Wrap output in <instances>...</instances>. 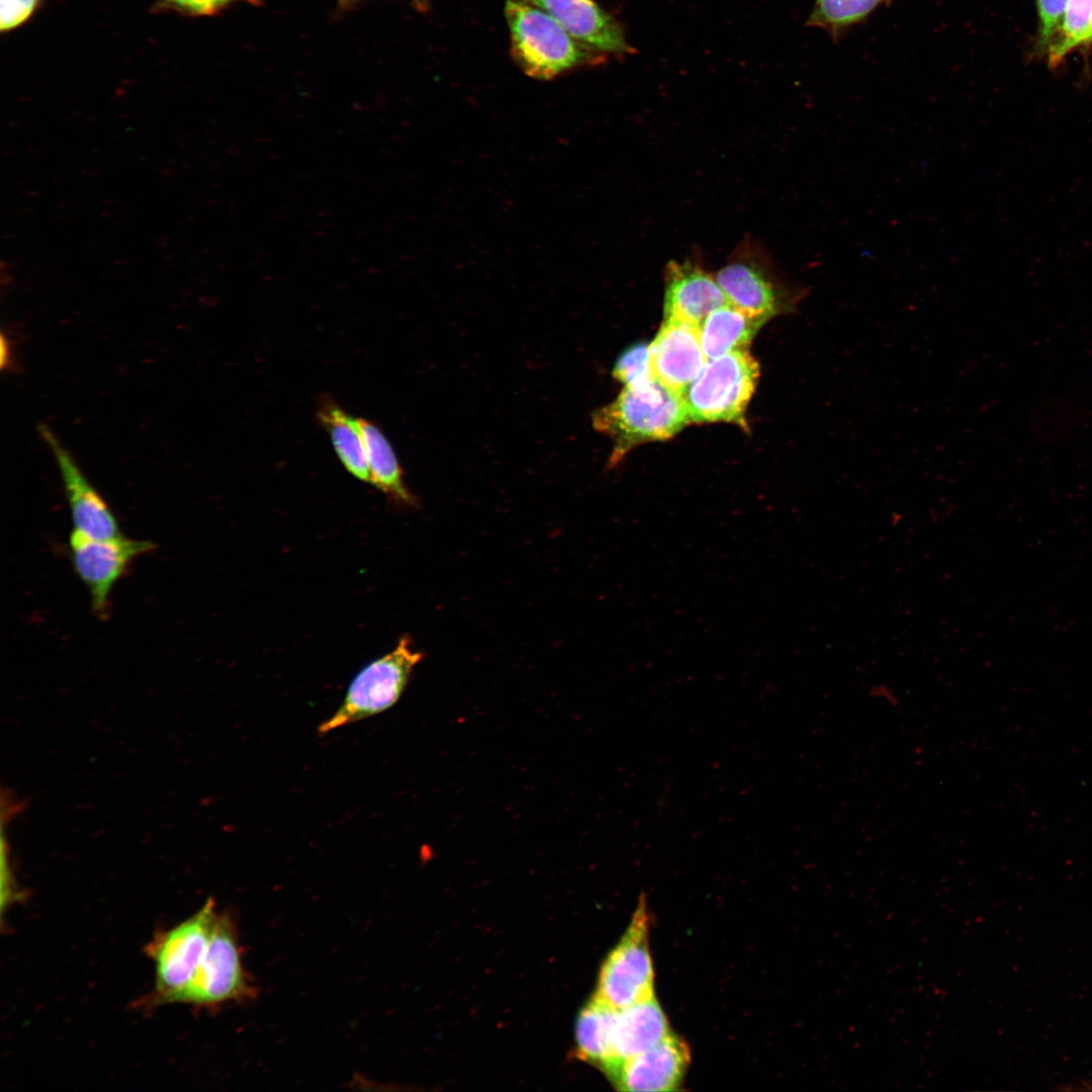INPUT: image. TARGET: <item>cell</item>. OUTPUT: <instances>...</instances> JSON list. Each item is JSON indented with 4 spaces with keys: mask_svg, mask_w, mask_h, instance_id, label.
I'll return each mask as SVG.
<instances>
[{
    "mask_svg": "<svg viewBox=\"0 0 1092 1092\" xmlns=\"http://www.w3.org/2000/svg\"><path fill=\"white\" fill-rule=\"evenodd\" d=\"M592 421L613 442L611 468L634 447L668 439L691 420L684 394L654 377L637 386H624L613 402L593 414Z\"/></svg>",
    "mask_w": 1092,
    "mask_h": 1092,
    "instance_id": "6da1fadb",
    "label": "cell"
},
{
    "mask_svg": "<svg viewBox=\"0 0 1092 1092\" xmlns=\"http://www.w3.org/2000/svg\"><path fill=\"white\" fill-rule=\"evenodd\" d=\"M511 54L523 72L553 79L577 66L594 64L602 53L577 41L562 25L529 0H507Z\"/></svg>",
    "mask_w": 1092,
    "mask_h": 1092,
    "instance_id": "7a4b0ae2",
    "label": "cell"
},
{
    "mask_svg": "<svg viewBox=\"0 0 1092 1092\" xmlns=\"http://www.w3.org/2000/svg\"><path fill=\"white\" fill-rule=\"evenodd\" d=\"M729 303L764 324L792 312L807 290L786 282L759 243L746 238L714 275Z\"/></svg>",
    "mask_w": 1092,
    "mask_h": 1092,
    "instance_id": "3957f363",
    "label": "cell"
},
{
    "mask_svg": "<svg viewBox=\"0 0 1092 1092\" xmlns=\"http://www.w3.org/2000/svg\"><path fill=\"white\" fill-rule=\"evenodd\" d=\"M758 378V363L748 349L708 359L684 393L690 420L734 423L747 429L745 412Z\"/></svg>",
    "mask_w": 1092,
    "mask_h": 1092,
    "instance_id": "277c9868",
    "label": "cell"
},
{
    "mask_svg": "<svg viewBox=\"0 0 1092 1092\" xmlns=\"http://www.w3.org/2000/svg\"><path fill=\"white\" fill-rule=\"evenodd\" d=\"M218 913L212 899L176 926L156 933L146 945L155 968V988L141 1003L172 1004L192 979L211 937Z\"/></svg>",
    "mask_w": 1092,
    "mask_h": 1092,
    "instance_id": "5b68a950",
    "label": "cell"
},
{
    "mask_svg": "<svg viewBox=\"0 0 1092 1092\" xmlns=\"http://www.w3.org/2000/svg\"><path fill=\"white\" fill-rule=\"evenodd\" d=\"M423 653L412 647L407 636L401 637L388 653L366 664L350 682L340 707L320 724L326 734L337 728L390 709L400 699Z\"/></svg>",
    "mask_w": 1092,
    "mask_h": 1092,
    "instance_id": "8992f818",
    "label": "cell"
},
{
    "mask_svg": "<svg viewBox=\"0 0 1092 1092\" xmlns=\"http://www.w3.org/2000/svg\"><path fill=\"white\" fill-rule=\"evenodd\" d=\"M649 914L641 897L631 923L602 966L596 996L616 1010L654 996L648 945Z\"/></svg>",
    "mask_w": 1092,
    "mask_h": 1092,
    "instance_id": "52a82bcc",
    "label": "cell"
},
{
    "mask_svg": "<svg viewBox=\"0 0 1092 1092\" xmlns=\"http://www.w3.org/2000/svg\"><path fill=\"white\" fill-rule=\"evenodd\" d=\"M243 968L235 924L218 914L206 951L192 979L174 1003L209 1007L251 996Z\"/></svg>",
    "mask_w": 1092,
    "mask_h": 1092,
    "instance_id": "ba28073f",
    "label": "cell"
},
{
    "mask_svg": "<svg viewBox=\"0 0 1092 1092\" xmlns=\"http://www.w3.org/2000/svg\"><path fill=\"white\" fill-rule=\"evenodd\" d=\"M148 540L123 535L96 539L73 530L69 536V553L73 569L88 589L95 615L105 619L109 597L116 582L140 556L155 549Z\"/></svg>",
    "mask_w": 1092,
    "mask_h": 1092,
    "instance_id": "9c48e42d",
    "label": "cell"
},
{
    "mask_svg": "<svg viewBox=\"0 0 1092 1092\" xmlns=\"http://www.w3.org/2000/svg\"><path fill=\"white\" fill-rule=\"evenodd\" d=\"M37 431L59 467L74 530L96 539L123 535L116 516L106 500L89 482L56 434L46 424H40Z\"/></svg>",
    "mask_w": 1092,
    "mask_h": 1092,
    "instance_id": "30bf717a",
    "label": "cell"
},
{
    "mask_svg": "<svg viewBox=\"0 0 1092 1092\" xmlns=\"http://www.w3.org/2000/svg\"><path fill=\"white\" fill-rule=\"evenodd\" d=\"M715 276L696 258L669 261L664 270V317H672L700 330L714 309L728 303Z\"/></svg>",
    "mask_w": 1092,
    "mask_h": 1092,
    "instance_id": "8fae6325",
    "label": "cell"
},
{
    "mask_svg": "<svg viewBox=\"0 0 1092 1092\" xmlns=\"http://www.w3.org/2000/svg\"><path fill=\"white\" fill-rule=\"evenodd\" d=\"M690 1063V1050L669 1033L649 1050L625 1061L611 1078L623 1091H676Z\"/></svg>",
    "mask_w": 1092,
    "mask_h": 1092,
    "instance_id": "7c38bea8",
    "label": "cell"
},
{
    "mask_svg": "<svg viewBox=\"0 0 1092 1092\" xmlns=\"http://www.w3.org/2000/svg\"><path fill=\"white\" fill-rule=\"evenodd\" d=\"M649 349L654 376L682 394L708 360L699 329L672 317H664Z\"/></svg>",
    "mask_w": 1092,
    "mask_h": 1092,
    "instance_id": "4fadbf2b",
    "label": "cell"
},
{
    "mask_svg": "<svg viewBox=\"0 0 1092 1092\" xmlns=\"http://www.w3.org/2000/svg\"><path fill=\"white\" fill-rule=\"evenodd\" d=\"M562 25L577 41L602 54H631L621 24L594 0H529Z\"/></svg>",
    "mask_w": 1092,
    "mask_h": 1092,
    "instance_id": "5bb4252c",
    "label": "cell"
},
{
    "mask_svg": "<svg viewBox=\"0 0 1092 1092\" xmlns=\"http://www.w3.org/2000/svg\"><path fill=\"white\" fill-rule=\"evenodd\" d=\"M670 1032L665 1013L654 996L618 1010L614 1032L618 1069L625 1061L654 1046Z\"/></svg>",
    "mask_w": 1092,
    "mask_h": 1092,
    "instance_id": "9a60e30c",
    "label": "cell"
},
{
    "mask_svg": "<svg viewBox=\"0 0 1092 1092\" xmlns=\"http://www.w3.org/2000/svg\"><path fill=\"white\" fill-rule=\"evenodd\" d=\"M617 1011L595 995L579 1012L575 1024L577 1057L596 1064L610 1078L618 1069L614 1048Z\"/></svg>",
    "mask_w": 1092,
    "mask_h": 1092,
    "instance_id": "2e32d148",
    "label": "cell"
},
{
    "mask_svg": "<svg viewBox=\"0 0 1092 1092\" xmlns=\"http://www.w3.org/2000/svg\"><path fill=\"white\" fill-rule=\"evenodd\" d=\"M358 425L366 450L372 485L398 506L418 507L419 500L405 485L397 457L383 432L366 419L358 418Z\"/></svg>",
    "mask_w": 1092,
    "mask_h": 1092,
    "instance_id": "e0dca14e",
    "label": "cell"
},
{
    "mask_svg": "<svg viewBox=\"0 0 1092 1092\" xmlns=\"http://www.w3.org/2000/svg\"><path fill=\"white\" fill-rule=\"evenodd\" d=\"M316 417L328 432L336 454L344 467L355 478L372 484L358 419L349 415L330 396L321 398Z\"/></svg>",
    "mask_w": 1092,
    "mask_h": 1092,
    "instance_id": "ac0fdd59",
    "label": "cell"
},
{
    "mask_svg": "<svg viewBox=\"0 0 1092 1092\" xmlns=\"http://www.w3.org/2000/svg\"><path fill=\"white\" fill-rule=\"evenodd\" d=\"M763 324L729 302L714 309L699 330L705 356L707 359H714L748 349Z\"/></svg>",
    "mask_w": 1092,
    "mask_h": 1092,
    "instance_id": "d6986e66",
    "label": "cell"
},
{
    "mask_svg": "<svg viewBox=\"0 0 1092 1092\" xmlns=\"http://www.w3.org/2000/svg\"><path fill=\"white\" fill-rule=\"evenodd\" d=\"M1092 38V0H1069L1061 26L1048 53L1050 63L1058 64L1071 51Z\"/></svg>",
    "mask_w": 1092,
    "mask_h": 1092,
    "instance_id": "ffe728a7",
    "label": "cell"
},
{
    "mask_svg": "<svg viewBox=\"0 0 1092 1092\" xmlns=\"http://www.w3.org/2000/svg\"><path fill=\"white\" fill-rule=\"evenodd\" d=\"M884 0H815L807 24L838 35L862 21Z\"/></svg>",
    "mask_w": 1092,
    "mask_h": 1092,
    "instance_id": "44dd1931",
    "label": "cell"
},
{
    "mask_svg": "<svg viewBox=\"0 0 1092 1092\" xmlns=\"http://www.w3.org/2000/svg\"><path fill=\"white\" fill-rule=\"evenodd\" d=\"M613 375L624 386H637L653 379L649 345L637 343L624 351L616 361Z\"/></svg>",
    "mask_w": 1092,
    "mask_h": 1092,
    "instance_id": "7402d4cb",
    "label": "cell"
},
{
    "mask_svg": "<svg viewBox=\"0 0 1092 1092\" xmlns=\"http://www.w3.org/2000/svg\"><path fill=\"white\" fill-rule=\"evenodd\" d=\"M1069 0H1036L1039 18V44L1049 49L1057 34Z\"/></svg>",
    "mask_w": 1092,
    "mask_h": 1092,
    "instance_id": "603a6c76",
    "label": "cell"
},
{
    "mask_svg": "<svg viewBox=\"0 0 1092 1092\" xmlns=\"http://www.w3.org/2000/svg\"><path fill=\"white\" fill-rule=\"evenodd\" d=\"M40 0H0V29L11 30L25 22Z\"/></svg>",
    "mask_w": 1092,
    "mask_h": 1092,
    "instance_id": "cb8c5ba5",
    "label": "cell"
},
{
    "mask_svg": "<svg viewBox=\"0 0 1092 1092\" xmlns=\"http://www.w3.org/2000/svg\"><path fill=\"white\" fill-rule=\"evenodd\" d=\"M169 8L190 15H211L232 3L244 1L258 5L260 0H162Z\"/></svg>",
    "mask_w": 1092,
    "mask_h": 1092,
    "instance_id": "d4e9b609",
    "label": "cell"
},
{
    "mask_svg": "<svg viewBox=\"0 0 1092 1092\" xmlns=\"http://www.w3.org/2000/svg\"><path fill=\"white\" fill-rule=\"evenodd\" d=\"M870 696L890 706H895L899 702L894 690L884 684L873 686L870 690Z\"/></svg>",
    "mask_w": 1092,
    "mask_h": 1092,
    "instance_id": "484cf974",
    "label": "cell"
},
{
    "mask_svg": "<svg viewBox=\"0 0 1092 1092\" xmlns=\"http://www.w3.org/2000/svg\"><path fill=\"white\" fill-rule=\"evenodd\" d=\"M413 1H414L415 6L417 8H419L420 10H422V11L426 10L428 8L429 0H413Z\"/></svg>",
    "mask_w": 1092,
    "mask_h": 1092,
    "instance_id": "4316f807",
    "label": "cell"
},
{
    "mask_svg": "<svg viewBox=\"0 0 1092 1092\" xmlns=\"http://www.w3.org/2000/svg\"><path fill=\"white\" fill-rule=\"evenodd\" d=\"M354 1H357V0H342V2H346V3L354 2Z\"/></svg>",
    "mask_w": 1092,
    "mask_h": 1092,
    "instance_id": "83f0119b",
    "label": "cell"
},
{
    "mask_svg": "<svg viewBox=\"0 0 1092 1092\" xmlns=\"http://www.w3.org/2000/svg\"><path fill=\"white\" fill-rule=\"evenodd\" d=\"M1091 42H1092V38H1091Z\"/></svg>",
    "mask_w": 1092,
    "mask_h": 1092,
    "instance_id": "f1b7e54d",
    "label": "cell"
}]
</instances>
